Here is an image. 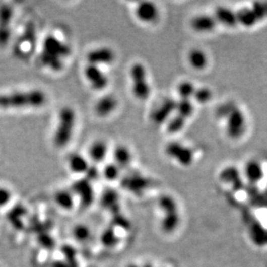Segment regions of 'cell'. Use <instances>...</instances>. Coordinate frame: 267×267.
I'll return each mask as SVG.
<instances>
[{
	"label": "cell",
	"mask_w": 267,
	"mask_h": 267,
	"mask_svg": "<svg viewBox=\"0 0 267 267\" xmlns=\"http://www.w3.org/2000/svg\"><path fill=\"white\" fill-rule=\"evenodd\" d=\"M71 53L70 46L55 36H47L43 41V51L40 54V63L53 71H60L63 67V59Z\"/></svg>",
	"instance_id": "1"
},
{
	"label": "cell",
	"mask_w": 267,
	"mask_h": 267,
	"mask_svg": "<svg viewBox=\"0 0 267 267\" xmlns=\"http://www.w3.org/2000/svg\"><path fill=\"white\" fill-rule=\"evenodd\" d=\"M47 101L45 93L38 89L0 94V109L37 108Z\"/></svg>",
	"instance_id": "2"
},
{
	"label": "cell",
	"mask_w": 267,
	"mask_h": 267,
	"mask_svg": "<svg viewBox=\"0 0 267 267\" xmlns=\"http://www.w3.org/2000/svg\"><path fill=\"white\" fill-rule=\"evenodd\" d=\"M76 111L70 106L62 107L58 115L57 126L55 128L53 142L55 147L64 148L70 144L76 128Z\"/></svg>",
	"instance_id": "3"
},
{
	"label": "cell",
	"mask_w": 267,
	"mask_h": 267,
	"mask_svg": "<svg viewBox=\"0 0 267 267\" xmlns=\"http://www.w3.org/2000/svg\"><path fill=\"white\" fill-rule=\"evenodd\" d=\"M145 65L136 62L130 69V77L132 82V93L138 100H148L151 95V86Z\"/></svg>",
	"instance_id": "4"
},
{
	"label": "cell",
	"mask_w": 267,
	"mask_h": 267,
	"mask_svg": "<svg viewBox=\"0 0 267 267\" xmlns=\"http://www.w3.org/2000/svg\"><path fill=\"white\" fill-rule=\"evenodd\" d=\"M226 131L231 139H240L246 130L245 113L238 106H234L226 112Z\"/></svg>",
	"instance_id": "5"
},
{
	"label": "cell",
	"mask_w": 267,
	"mask_h": 267,
	"mask_svg": "<svg viewBox=\"0 0 267 267\" xmlns=\"http://www.w3.org/2000/svg\"><path fill=\"white\" fill-rule=\"evenodd\" d=\"M165 153L183 167L190 166L194 162V151L181 142L173 141L168 144L165 146Z\"/></svg>",
	"instance_id": "6"
},
{
	"label": "cell",
	"mask_w": 267,
	"mask_h": 267,
	"mask_svg": "<svg viewBox=\"0 0 267 267\" xmlns=\"http://www.w3.org/2000/svg\"><path fill=\"white\" fill-rule=\"evenodd\" d=\"M37 43V36L35 27L26 28L25 32L22 34L17 41L15 45V55L19 57L26 58L31 56L33 53Z\"/></svg>",
	"instance_id": "7"
},
{
	"label": "cell",
	"mask_w": 267,
	"mask_h": 267,
	"mask_svg": "<svg viewBox=\"0 0 267 267\" xmlns=\"http://www.w3.org/2000/svg\"><path fill=\"white\" fill-rule=\"evenodd\" d=\"M13 8L8 4L0 6V47L4 48L9 43L12 37Z\"/></svg>",
	"instance_id": "8"
},
{
	"label": "cell",
	"mask_w": 267,
	"mask_h": 267,
	"mask_svg": "<svg viewBox=\"0 0 267 267\" xmlns=\"http://www.w3.org/2000/svg\"><path fill=\"white\" fill-rule=\"evenodd\" d=\"M84 75L92 88L98 91L105 89L109 83V80L106 74L100 70V67L95 65L88 64L84 70Z\"/></svg>",
	"instance_id": "9"
},
{
	"label": "cell",
	"mask_w": 267,
	"mask_h": 267,
	"mask_svg": "<svg viewBox=\"0 0 267 267\" xmlns=\"http://www.w3.org/2000/svg\"><path fill=\"white\" fill-rule=\"evenodd\" d=\"M176 100L167 98L152 113V120L155 124H162L169 121L176 112Z\"/></svg>",
	"instance_id": "10"
},
{
	"label": "cell",
	"mask_w": 267,
	"mask_h": 267,
	"mask_svg": "<svg viewBox=\"0 0 267 267\" xmlns=\"http://www.w3.org/2000/svg\"><path fill=\"white\" fill-rule=\"evenodd\" d=\"M135 15L140 21L145 24H152L158 20L159 10L154 2L142 1L135 8Z\"/></svg>",
	"instance_id": "11"
},
{
	"label": "cell",
	"mask_w": 267,
	"mask_h": 267,
	"mask_svg": "<svg viewBox=\"0 0 267 267\" xmlns=\"http://www.w3.org/2000/svg\"><path fill=\"white\" fill-rule=\"evenodd\" d=\"M88 63L100 67V65H108L115 59V54L111 48L101 47L93 49L87 55Z\"/></svg>",
	"instance_id": "12"
},
{
	"label": "cell",
	"mask_w": 267,
	"mask_h": 267,
	"mask_svg": "<svg viewBox=\"0 0 267 267\" xmlns=\"http://www.w3.org/2000/svg\"><path fill=\"white\" fill-rule=\"evenodd\" d=\"M217 21L214 15L199 14L194 17L190 21L192 30L198 33H209L214 31L217 25Z\"/></svg>",
	"instance_id": "13"
},
{
	"label": "cell",
	"mask_w": 267,
	"mask_h": 267,
	"mask_svg": "<svg viewBox=\"0 0 267 267\" xmlns=\"http://www.w3.org/2000/svg\"><path fill=\"white\" fill-rule=\"evenodd\" d=\"M243 172L246 181L253 185L257 184L264 178V168L260 162L257 159H251L246 162Z\"/></svg>",
	"instance_id": "14"
},
{
	"label": "cell",
	"mask_w": 267,
	"mask_h": 267,
	"mask_svg": "<svg viewBox=\"0 0 267 267\" xmlns=\"http://www.w3.org/2000/svg\"><path fill=\"white\" fill-rule=\"evenodd\" d=\"M218 24L227 26V27H235L239 25L237 12L226 7H219L213 14Z\"/></svg>",
	"instance_id": "15"
},
{
	"label": "cell",
	"mask_w": 267,
	"mask_h": 267,
	"mask_svg": "<svg viewBox=\"0 0 267 267\" xmlns=\"http://www.w3.org/2000/svg\"><path fill=\"white\" fill-rule=\"evenodd\" d=\"M118 106V100L113 95H105L98 100L94 110L98 116L106 117L115 111Z\"/></svg>",
	"instance_id": "16"
},
{
	"label": "cell",
	"mask_w": 267,
	"mask_h": 267,
	"mask_svg": "<svg viewBox=\"0 0 267 267\" xmlns=\"http://www.w3.org/2000/svg\"><path fill=\"white\" fill-rule=\"evenodd\" d=\"M188 61L194 70H204L209 64V57L203 49H193L188 52Z\"/></svg>",
	"instance_id": "17"
},
{
	"label": "cell",
	"mask_w": 267,
	"mask_h": 267,
	"mask_svg": "<svg viewBox=\"0 0 267 267\" xmlns=\"http://www.w3.org/2000/svg\"><path fill=\"white\" fill-rule=\"evenodd\" d=\"M239 25L244 27L251 28L257 25L259 20L252 7H244L237 12Z\"/></svg>",
	"instance_id": "18"
},
{
	"label": "cell",
	"mask_w": 267,
	"mask_h": 267,
	"mask_svg": "<svg viewBox=\"0 0 267 267\" xmlns=\"http://www.w3.org/2000/svg\"><path fill=\"white\" fill-rule=\"evenodd\" d=\"M113 158L118 167L120 169H125L128 166H130L132 160V155L130 150L128 149L126 146H118L114 150Z\"/></svg>",
	"instance_id": "19"
},
{
	"label": "cell",
	"mask_w": 267,
	"mask_h": 267,
	"mask_svg": "<svg viewBox=\"0 0 267 267\" xmlns=\"http://www.w3.org/2000/svg\"><path fill=\"white\" fill-rule=\"evenodd\" d=\"M69 165H70V170L76 174L87 173L88 169L90 168L88 160L83 156L80 155L78 153H74L70 156Z\"/></svg>",
	"instance_id": "20"
},
{
	"label": "cell",
	"mask_w": 267,
	"mask_h": 267,
	"mask_svg": "<svg viewBox=\"0 0 267 267\" xmlns=\"http://www.w3.org/2000/svg\"><path fill=\"white\" fill-rule=\"evenodd\" d=\"M107 155V145L104 141H95L89 148V156L93 161L100 163Z\"/></svg>",
	"instance_id": "21"
},
{
	"label": "cell",
	"mask_w": 267,
	"mask_h": 267,
	"mask_svg": "<svg viewBox=\"0 0 267 267\" xmlns=\"http://www.w3.org/2000/svg\"><path fill=\"white\" fill-rule=\"evenodd\" d=\"M75 191L79 194L82 200L86 202L87 204L91 203L93 199V189L89 183V180H82L77 182L74 185Z\"/></svg>",
	"instance_id": "22"
},
{
	"label": "cell",
	"mask_w": 267,
	"mask_h": 267,
	"mask_svg": "<svg viewBox=\"0 0 267 267\" xmlns=\"http://www.w3.org/2000/svg\"><path fill=\"white\" fill-rule=\"evenodd\" d=\"M196 87L189 81H183L178 83L176 87V92L179 96V100H190L194 97Z\"/></svg>",
	"instance_id": "23"
},
{
	"label": "cell",
	"mask_w": 267,
	"mask_h": 267,
	"mask_svg": "<svg viewBox=\"0 0 267 267\" xmlns=\"http://www.w3.org/2000/svg\"><path fill=\"white\" fill-rule=\"evenodd\" d=\"M194 104L190 100H179L176 102V114L188 120L194 113Z\"/></svg>",
	"instance_id": "24"
},
{
	"label": "cell",
	"mask_w": 267,
	"mask_h": 267,
	"mask_svg": "<svg viewBox=\"0 0 267 267\" xmlns=\"http://www.w3.org/2000/svg\"><path fill=\"white\" fill-rule=\"evenodd\" d=\"M55 203L63 210H71L74 205V198L70 192L60 190L55 194Z\"/></svg>",
	"instance_id": "25"
},
{
	"label": "cell",
	"mask_w": 267,
	"mask_h": 267,
	"mask_svg": "<svg viewBox=\"0 0 267 267\" xmlns=\"http://www.w3.org/2000/svg\"><path fill=\"white\" fill-rule=\"evenodd\" d=\"M187 119L182 118L177 114L172 116V118H170V120L168 121L167 124V131L170 134H176L180 132L181 130L185 126Z\"/></svg>",
	"instance_id": "26"
},
{
	"label": "cell",
	"mask_w": 267,
	"mask_h": 267,
	"mask_svg": "<svg viewBox=\"0 0 267 267\" xmlns=\"http://www.w3.org/2000/svg\"><path fill=\"white\" fill-rule=\"evenodd\" d=\"M213 92L211 89L206 87H202V88H196L195 93L194 94V99L197 103L207 104L212 100Z\"/></svg>",
	"instance_id": "27"
},
{
	"label": "cell",
	"mask_w": 267,
	"mask_h": 267,
	"mask_svg": "<svg viewBox=\"0 0 267 267\" xmlns=\"http://www.w3.org/2000/svg\"><path fill=\"white\" fill-rule=\"evenodd\" d=\"M73 235L75 239L80 242L86 241L90 237V229L85 225H77L74 228Z\"/></svg>",
	"instance_id": "28"
},
{
	"label": "cell",
	"mask_w": 267,
	"mask_h": 267,
	"mask_svg": "<svg viewBox=\"0 0 267 267\" xmlns=\"http://www.w3.org/2000/svg\"><path fill=\"white\" fill-rule=\"evenodd\" d=\"M178 224V216L177 213H168L164 217L163 222V228L167 232L173 230Z\"/></svg>",
	"instance_id": "29"
},
{
	"label": "cell",
	"mask_w": 267,
	"mask_h": 267,
	"mask_svg": "<svg viewBox=\"0 0 267 267\" xmlns=\"http://www.w3.org/2000/svg\"><path fill=\"white\" fill-rule=\"evenodd\" d=\"M119 175H120V168L118 167L115 163L106 164V167L104 168V176L109 181L118 179Z\"/></svg>",
	"instance_id": "30"
},
{
	"label": "cell",
	"mask_w": 267,
	"mask_h": 267,
	"mask_svg": "<svg viewBox=\"0 0 267 267\" xmlns=\"http://www.w3.org/2000/svg\"><path fill=\"white\" fill-rule=\"evenodd\" d=\"M239 171L235 167H227L222 170L221 173V177L223 181L226 182H236L238 177H239Z\"/></svg>",
	"instance_id": "31"
},
{
	"label": "cell",
	"mask_w": 267,
	"mask_h": 267,
	"mask_svg": "<svg viewBox=\"0 0 267 267\" xmlns=\"http://www.w3.org/2000/svg\"><path fill=\"white\" fill-rule=\"evenodd\" d=\"M254 10L256 15L258 17V20L261 21L267 18V2H256L252 7Z\"/></svg>",
	"instance_id": "32"
},
{
	"label": "cell",
	"mask_w": 267,
	"mask_h": 267,
	"mask_svg": "<svg viewBox=\"0 0 267 267\" xmlns=\"http://www.w3.org/2000/svg\"><path fill=\"white\" fill-rule=\"evenodd\" d=\"M12 196H13V194H12V192L9 188H6V187H0V208H3L9 204Z\"/></svg>",
	"instance_id": "33"
}]
</instances>
